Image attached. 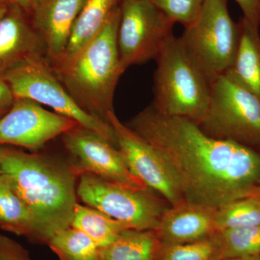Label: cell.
<instances>
[{"label": "cell", "mask_w": 260, "mask_h": 260, "mask_svg": "<svg viewBox=\"0 0 260 260\" xmlns=\"http://www.w3.org/2000/svg\"><path fill=\"white\" fill-rule=\"evenodd\" d=\"M160 153L186 203L218 209L260 186V151L215 139L185 118L162 115L151 106L126 124Z\"/></svg>", "instance_id": "obj_1"}, {"label": "cell", "mask_w": 260, "mask_h": 260, "mask_svg": "<svg viewBox=\"0 0 260 260\" xmlns=\"http://www.w3.org/2000/svg\"><path fill=\"white\" fill-rule=\"evenodd\" d=\"M0 169L34 215L38 244H47L56 232L70 226L80 177L73 164L0 145Z\"/></svg>", "instance_id": "obj_2"}, {"label": "cell", "mask_w": 260, "mask_h": 260, "mask_svg": "<svg viewBox=\"0 0 260 260\" xmlns=\"http://www.w3.org/2000/svg\"><path fill=\"white\" fill-rule=\"evenodd\" d=\"M120 17L119 6L91 42L74 55L50 64L58 79L84 112L107 123L109 113L114 112L116 85L124 73L117 42Z\"/></svg>", "instance_id": "obj_3"}, {"label": "cell", "mask_w": 260, "mask_h": 260, "mask_svg": "<svg viewBox=\"0 0 260 260\" xmlns=\"http://www.w3.org/2000/svg\"><path fill=\"white\" fill-rule=\"evenodd\" d=\"M152 107L162 115L185 118L199 124L210 98V83L180 37H171L155 59Z\"/></svg>", "instance_id": "obj_4"}, {"label": "cell", "mask_w": 260, "mask_h": 260, "mask_svg": "<svg viewBox=\"0 0 260 260\" xmlns=\"http://www.w3.org/2000/svg\"><path fill=\"white\" fill-rule=\"evenodd\" d=\"M210 98L204 119L198 124L215 139L236 142L260 151V99L229 75L209 80Z\"/></svg>", "instance_id": "obj_5"}, {"label": "cell", "mask_w": 260, "mask_h": 260, "mask_svg": "<svg viewBox=\"0 0 260 260\" xmlns=\"http://www.w3.org/2000/svg\"><path fill=\"white\" fill-rule=\"evenodd\" d=\"M241 30L229 14L228 0H205L199 17L180 37L208 80L223 74L237 55Z\"/></svg>", "instance_id": "obj_6"}, {"label": "cell", "mask_w": 260, "mask_h": 260, "mask_svg": "<svg viewBox=\"0 0 260 260\" xmlns=\"http://www.w3.org/2000/svg\"><path fill=\"white\" fill-rule=\"evenodd\" d=\"M79 178L77 194L80 199L125 229L155 231L162 213L170 206L150 189L126 187L90 173H83Z\"/></svg>", "instance_id": "obj_7"}, {"label": "cell", "mask_w": 260, "mask_h": 260, "mask_svg": "<svg viewBox=\"0 0 260 260\" xmlns=\"http://www.w3.org/2000/svg\"><path fill=\"white\" fill-rule=\"evenodd\" d=\"M15 99H28L95 132L117 147L114 129L109 123L84 112L56 76L47 58L25 61L3 74Z\"/></svg>", "instance_id": "obj_8"}, {"label": "cell", "mask_w": 260, "mask_h": 260, "mask_svg": "<svg viewBox=\"0 0 260 260\" xmlns=\"http://www.w3.org/2000/svg\"><path fill=\"white\" fill-rule=\"evenodd\" d=\"M118 30L121 67L155 59L173 34V23L151 0H122Z\"/></svg>", "instance_id": "obj_9"}, {"label": "cell", "mask_w": 260, "mask_h": 260, "mask_svg": "<svg viewBox=\"0 0 260 260\" xmlns=\"http://www.w3.org/2000/svg\"><path fill=\"white\" fill-rule=\"evenodd\" d=\"M108 121L114 129L118 148L132 173L170 206L186 203L177 179L158 150L121 122L115 112L109 113Z\"/></svg>", "instance_id": "obj_10"}, {"label": "cell", "mask_w": 260, "mask_h": 260, "mask_svg": "<svg viewBox=\"0 0 260 260\" xmlns=\"http://www.w3.org/2000/svg\"><path fill=\"white\" fill-rule=\"evenodd\" d=\"M62 140L80 176L90 173L126 187L150 189L129 170L119 149L95 132L78 125L62 135Z\"/></svg>", "instance_id": "obj_11"}, {"label": "cell", "mask_w": 260, "mask_h": 260, "mask_svg": "<svg viewBox=\"0 0 260 260\" xmlns=\"http://www.w3.org/2000/svg\"><path fill=\"white\" fill-rule=\"evenodd\" d=\"M78 125L30 99H15L9 112L0 119V145L37 150Z\"/></svg>", "instance_id": "obj_12"}, {"label": "cell", "mask_w": 260, "mask_h": 260, "mask_svg": "<svg viewBox=\"0 0 260 260\" xmlns=\"http://www.w3.org/2000/svg\"><path fill=\"white\" fill-rule=\"evenodd\" d=\"M86 0H35L29 13L32 27L42 39L49 62L64 54L72 29Z\"/></svg>", "instance_id": "obj_13"}, {"label": "cell", "mask_w": 260, "mask_h": 260, "mask_svg": "<svg viewBox=\"0 0 260 260\" xmlns=\"http://www.w3.org/2000/svg\"><path fill=\"white\" fill-rule=\"evenodd\" d=\"M43 56L46 57L45 47L28 15L18 5L9 3L0 20V74Z\"/></svg>", "instance_id": "obj_14"}, {"label": "cell", "mask_w": 260, "mask_h": 260, "mask_svg": "<svg viewBox=\"0 0 260 260\" xmlns=\"http://www.w3.org/2000/svg\"><path fill=\"white\" fill-rule=\"evenodd\" d=\"M216 209L184 203L169 206L155 229L160 242L186 244L203 240L216 234Z\"/></svg>", "instance_id": "obj_15"}, {"label": "cell", "mask_w": 260, "mask_h": 260, "mask_svg": "<svg viewBox=\"0 0 260 260\" xmlns=\"http://www.w3.org/2000/svg\"><path fill=\"white\" fill-rule=\"evenodd\" d=\"M239 23L241 35L237 55L225 73L260 99L259 28L244 18Z\"/></svg>", "instance_id": "obj_16"}, {"label": "cell", "mask_w": 260, "mask_h": 260, "mask_svg": "<svg viewBox=\"0 0 260 260\" xmlns=\"http://www.w3.org/2000/svg\"><path fill=\"white\" fill-rule=\"evenodd\" d=\"M121 2L122 0H86L75 20L64 54L57 61L74 55L96 37L113 12L120 6Z\"/></svg>", "instance_id": "obj_17"}, {"label": "cell", "mask_w": 260, "mask_h": 260, "mask_svg": "<svg viewBox=\"0 0 260 260\" xmlns=\"http://www.w3.org/2000/svg\"><path fill=\"white\" fill-rule=\"evenodd\" d=\"M0 229L38 243L36 219L5 174H0Z\"/></svg>", "instance_id": "obj_18"}, {"label": "cell", "mask_w": 260, "mask_h": 260, "mask_svg": "<svg viewBox=\"0 0 260 260\" xmlns=\"http://www.w3.org/2000/svg\"><path fill=\"white\" fill-rule=\"evenodd\" d=\"M160 244L155 231L125 229L112 244L99 248L97 260H155Z\"/></svg>", "instance_id": "obj_19"}, {"label": "cell", "mask_w": 260, "mask_h": 260, "mask_svg": "<svg viewBox=\"0 0 260 260\" xmlns=\"http://www.w3.org/2000/svg\"><path fill=\"white\" fill-rule=\"evenodd\" d=\"M70 225L85 233L99 248L112 244L125 229L119 222L100 210L78 203L75 205Z\"/></svg>", "instance_id": "obj_20"}, {"label": "cell", "mask_w": 260, "mask_h": 260, "mask_svg": "<svg viewBox=\"0 0 260 260\" xmlns=\"http://www.w3.org/2000/svg\"><path fill=\"white\" fill-rule=\"evenodd\" d=\"M47 245L59 260H97L99 247L95 243L71 225L56 232Z\"/></svg>", "instance_id": "obj_21"}, {"label": "cell", "mask_w": 260, "mask_h": 260, "mask_svg": "<svg viewBox=\"0 0 260 260\" xmlns=\"http://www.w3.org/2000/svg\"><path fill=\"white\" fill-rule=\"evenodd\" d=\"M260 224V198L247 196L233 200L215 210L216 232Z\"/></svg>", "instance_id": "obj_22"}, {"label": "cell", "mask_w": 260, "mask_h": 260, "mask_svg": "<svg viewBox=\"0 0 260 260\" xmlns=\"http://www.w3.org/2000/svg\"><path fill=\"white\" fill-rule=\"evenodd\" d=\"M223 259L259 257L260 224L217 232Z\"/></svg>", "instance_id": "obj_23"}, {"label": "cell", "mask_w": 260, "mask_h": 260, "mask_svg": "<svg viewBox=\"0 0 260 260\" xmlns=\"http://www.w3.org/2000/svg\"><path fill=\"white\" fill-rule=\"evenodd\" d=\"M155 260H224L216 234L186 244L160 242Z\"/></svg>", "instance_id": "obj_24"}, {"label": "cell", "mask_w": 260, "mask_h": 260, "mask_svg": "<svg viewBox=\"0 0 260 260\" xmlns=\"http://www.w3.org/2000/svg\"><path fill=\"white\" fill-rule=\"evenodd\" d=\"M174 23L184 28L189 26L199 17L205 0H151Z\"/></svg>", "instance_id": "obj_25"}, {"label": "cell", "mask_w": 260, "mask_h": 260, "mask_svg": "<svg viewBox=\"0 0 260 260\" xmlns=\"http://www.w3.org/2000/svg\"><path fill=\"white\" fill-rule=\"evenodd\" d=\"M0 260L34 259L23 246L0 233Z\"/></svg>", "instance_id": "obj_26"}, {"label": "cell", "mask_w": 260, "mask_h": 260, "mask_svg": "<svg viewBox=\"0 0 260 260\" xmlns=\"http://www.w3.org/2000/svg\"><path fill=\"white\" fill-rule=\"evenodd\" d=\"M240 6L244 16L256 28L260 26V0H235Z\"/></svg>", "instance_id": "obj_27"}, {"label": "cell", "mask_w": 260, "mask_h": 260, "mask_svg": "<svg viewBox=\"0 0 260 260\" xmlns=\"http://www.w3.org/2000/svg\"><path fill=\"white\" fill-rule=\"evenodd\" d=\"M15 99L9 85L3 74H0V119L9 112L14 104Z\"/></svg>", "instance_id": "obj_28"}, {"label": "cell", "mask_w": 260, "mask_h": 260, "mask_svg": "<svg viewBox=\"0 0 260 260\" xmlns=\"http://www.w3.org/2000/svg\"><path fill=\"white\" fill-rule=\"evenodd\" d=\"M8 1L18 5L28 15L35 0H8Z\"/></svg>", "instance_id": "obj_29"}, {"label": "cell", "mask_w": 260, "mask_h": 260, "mask_svg": "<svg viewBox=\"0 0 260 260\" xmlns=\"http://www.w3.org/2000/svg\"><path fill=\"white\" fill-rule=\"evenodd\" d=\"M10 2L6 3H3V4H0V20H2V18L4 16L5 13L7 12V10H8V5H9Z\"/></svg>", "instance_id": "obj_30"}, {"label": "cell", "mask_w": 260, "mask_h": 260, "mask_svg": "<svg viewBox=\"0 0 260 260\" xmlns=\"http://www.w3.org/2000/svg\"><path fill=\"white\" fill-rule=\"evenodd\" d=\"M248 196H254L260 198V186L254 189Z\"/></svg>", "instance_id": "obj_31"}, {"label": "cell", "mask_w": 260, "mask_h": 260, "mask_svg": "<svg viewBox=\"0 0 260 260\" xmlns=\"http://www.w3.org/2000/svg\"><path fill=\"white\" fill-rule=\"evenodd\" d=\"M225 260H260L259 257H250V258H237V259H228Z\"/></svg>", "instance_id": "obj_32"}, {"label": "cell", "mask_w": 260, "mask_h": 260, "mask_svg": "<svg viewBox=\"0 0 260 260\" xmlns=\"http://www.w3.org/2000/svg\"><path fill=\"white\" fill-rule=\"evenodd\" d=\"M8 3V0H0V4H3V3Z\"/></svg>", "instance_id": "obj_33"}, {"label": "cell", "mask_w": 260, "mask_h": 260, "mask_svg": "<svg viewBox=\"0 0 260 260\" xmlns=\"http://www.w3.org/2000/svg\"><path fill=\"white\" fill-rule=\"evenodd\" d=\"M3 174V172H2L1 169H0V174Z\"/></svg>", "instance_id": "obj_34"}, {"label": "cell", "mask_w": 260, "mask_h": 260, "mask_svg": "<svg viewBox=\"0 0 260 260\" xmlns=\"http://www.w3.org/2000/svg\"><path fill=\"white\" fill-rule=\"evenodd\" d=\"M259 258H260V256H259Z\"/></svg>", "instance_id": "obj_35"}]
</instances>
